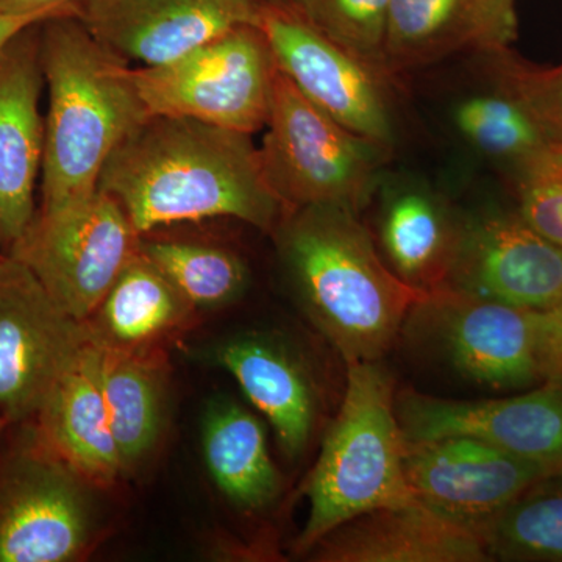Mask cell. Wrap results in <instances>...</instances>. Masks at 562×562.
Wrapping results in <instances>:
<instances>
[{"label": "cell", "instance_id": "obj_28", "mask_svg": "<svg viewBox=\"0 0 562 562\" xmlns=\"http://www.w3.org/2000/svg\"><path fill=\"white\" fill-rule=\"evenodd\" d=\"M392 0H291L292 9L344 50L382 70Z\"/></svg>", "mask_w": 562, "mask_h": 562}, {"label": "cell", "instance_id": "obj_13", "mask_svg": "<svg viewBox=\"0 0 562 562\" xmlns=\"http://www.w3.org/2000/svg\"><path fill=\"white\" fill-rule=\"evenodd\" d=\"M395 412L408 441L469 436L547 469L562 468V384L487 401H453L406 390Z\"/></svg>", "mask_w": 562, "mask_h": 562}, {"label": "cell", "instance_id": "obj_17", "mask_svg": "<svg viewBox=\"0 0 562 562\" xmlns=\"http://www.w3.org/2000/svg\"><path fill=\"white\" fill-rule=\"evenodd\" d=\"M519 0H392L384 40L391 76L460 52L509 49L519 33Z\"/></svg>", "mask_w": 562, "mask_h": 562}, {"label": "cell", "instance_id": "obj_23", "mask_svg": "<svg viewBox=\"0 0 562 562\" xmlns=\"http://www.w3.org/2000/svg\"><path fill=\"white\" fill-rule=\"evenodd\" d=\"M101 382L122 469L135 468L157 446L165 422L168 357L161 346L102 347Z\"/></svg>", "mask_w": 562, "mask_h": 562}, {"label": "cell", "instance_id": "obj_34", "mask_svg": "<svg viewBox=\"0 0 562 562\" xmlns=\"http://www.w3.org/2000/svg\"><path fill=\"white\" fill-rule=\"evenodd\" d=\"M258 5H291V0H254Z\"/></svg>", "mask_w": 562, "mask_h": 562}, {"label": "cell", "instance_id": "obj_2", "mask_svg": "<svg viewBox=\"0 0 562 562\" xmlns=\"http://www.w3.org/2000/svg\"><path fill=\"white\" fill-rule=\"evenodd\" d=\"M277 244L303 310L346 362L379 361L424 292L375 249L357 211L312 205L286 211Z\"/></svg>", "mask_w": 562, "mask_h": 562}, {"label": "cell", "instance_id": "obj_21", "mask_svg": "<svg viewBox=\"0 0 562 562\" xmlns=\"http://www.w3.org/2000/svg\"><path fill=\"white\" fill-rule=\"evenodd\" d=\"M462 222L431 192L403 188L384 201L380 241L392 271L424 294L449 286Z\"/></svg>", "mask_w": 562, "mask_h": 562}, {"label": "cell", "instance_id": "obj_29", "mask_svg": "<svg viewBox=\"0 0 562 562\" xmlns=\"http://www.w3.org/2000/svg\"><path fill=\"white\" fill-rule=\"evenodd\" d=\"M495 88L516 99L550 143L562 144V65L538 68L505 49L487 55Z\"/></svg>", "mask_w": 562, "mask_h": 562}, {"label": "cell", "instance_id": "obj_22", "mask_svg": "<svg viewBox=\"0 0 562 562\" xmlns=\"http://www.w3.org/2000/svg\"><path fill=\"white\" fill-rule=\"evenodd\" d=\"M194 312L138 249L83 324L99 346L140 349L161 346L165 338L188 327Z\"/></svg>", "mask_w": 562, "mask_h": 562}, {"label": "cell", "instance_id": "obj_15", "mask_svg": "<svg viewBox=\"0 0 562 562\" xmlns=\"http://www.w3.org/2000/svg\"><path fill=\"white\" fill-rule=\"evenodd\" d=\"M41 22L0 50V251L9 254L27 232L38 206L44 158Z\"/></svg>", "mask_w": 562, "mask_h": 562}, {"label": "cell", "instance_id": "obj_20", "mask_svg": "<svg viewBox=\"0 0 562 562\" xmlns=\"http://www.w3.org/2000/svg\"><path fill=\"white\" fill-rule=\"evenodd\" d=\"M216 360L271 422L284 454L301 457L314 430L316 398L297 362L280 347L258 338L225 342Z\"/></svg>", "mask_w": 562, "mask_h": 562}, {"label": "cell", "instance_id": "obj_36", "mask_svg": "<svg viewBox=\"0 0 562 562\" xmlns=\"http://www.w3.org/2000/svg\"><path fill=\"white\" fill-rule=\"evenodd\" d=\"M2 257H3V254H2V251H0V260H2Z\"/></svg>", "mask_w": 562, "mask_h": 562}, {"label": "cell", "instance_id": "obj_5", "mask_svg": "<svg viewBox=\"0 0 562 562\" xmlns=\"http://www.w3.org/2000/svg\"><path fill=\"white\" fill-rule=\"evenodd\" d=\"M260 158L284 213L312 205L360 211L371 201L387 149L350 132L277 69Z\"/></svg>", "mask_w": 562, "mask_h": 562}, {"label": "cell", "instance_id": "obj_11", "mask_svg": "<svg viewBox=\"0 0 562 562\" xmlns=\"http://www.w3.org/2000/svg\"><path fill=\"white\" fill-rule=\"evenodd\" d=\"M403 465L417 501L482 538L522 492L552 472L469 436L405 439Z\"/></svg>", "mask_w": 562, "mask_h": 562}, {"label": "cell", "instance_id": "obj_30", "mask_svg": "<svg viewBox=\"0 0 562 562\" xmlns=\"http://www.w3.org/2000/svg\"><path fill=\"white\" fill-rule=\"evenodd\" d=\"M512 168L517 214L562 247V144L549 140Z\"/></svg>", "mask_w": 562, "mask_h": 562}, {"label": "cell", "instance_id": "obj_19", "mask_svg": "<svg viewBox=\"0 0 562 562\" xmlns=\"http://www.w3.org/2000/svg\"><path fill=\"white\" fill-rule=\"evenodd\" d=\"M322 562H482V535L419 501L355 517L310 550Z\"/></svg>", "mask_w": 562, "mask_h": 562}, {"label": "cell", "instance_id": "obj_18", "mask_svg": "<svg viewBox=\"0 0 562 562\" xmlns=\"http://www.w3.org/2000/svg\"><path fill=\"white\" fill-rule=\"evenodd\" d=\"M101 357L87 331L32 420L44 446L92 490H109L124 473L103 398Z\"/></svg>", "mask_w": 562, "mask_h": 562}, {"label": "cell", "instance_id": "obj_26", "mask_svg": "<svg viewBox=\"0 0 562 562\" xmlns=\"http://www.w3.org/2000/svg\"><path fill=\"white\" fill-rule=\"evenodd\" d=\"M490 557L562 562V468L522 492L483 532Z\"/></svg>", "mask_w": 562, "mask_h": 562}, {"label": "cell", "instance_id": "obj_27", "mask_svg": "<svg viewBox=\"0 0 562 562\" xmlns=\"http://www.w3.org/2000/svg\"><path fill=\"white\" fill-rule=\"evenodd\" d=\"M453 121L480 154L509 166L549 143L530 113L498 88L458 103Z\"/></svg>", "mask_w": 562, "mask_h": 562}, {"label": "cell", "instance_id": "obj_6", "mask_svg": "<svg viewBox=\"0 0 562 562\" xmlns=\"http://www.w3.org/2000/svg\"><path fill=\"white\" fill-rule=\"evenodd\" d=\"M276 63L257 24L239 25L168 65L135 68L150 114L190 117L228 131H265Z\"/></svg>", "mask_w": 562, "mask_h": 562}, {"label": "cell", "instance_id": "obj_16", "mask_svg": "<svg viewBox=\"0 0 562 562\" xmlns=\"http://www.w3.org/2000/svg\"><path fill=\"white\" fill-rule=\"evenodd\" d=\"M449 286L543 312L562 301V247L517 213L487 214L462 224Z\"/></svg>", "mask_w": 562, "mask_h": 562}, {"label": "cell", "instance_id": "obj_33", "mask_svg": "<svg viewBox=\"0 0 562 562\" xmlns=\"http://www.w3.org/2000/svg\"><path fill=\"white\" fill-rule=\"evenodd\" d=\"M74 0H0V11L5 13H38L69 9Z\"/></svg>", "mask_w": 562, "mask_h": 562}, {"label": "cell", "instance_id": "obj_7", "mask_svg": "<svg viewBox=\"0 0 562 562\" xmlns=\"http://www.w3.org/2000/svg\"><path fill=\"white\" fill-rule=\"evenodd\" d=\"M139 238L120 203L98 188L68 205L38 209L7 255L27 266L69 316L85 322L138 254Z\"/></svg>", "mask_w": 562, "mask_h": 562}, {"label": "cell", "instance_id": "obj_12", "mask_svg": "<svg viewBox=\"0 0 562 562\" xmlns=\"http://www.w3.org/2000/svg\"><path fill=\"white\" fill-rule=\"evenodd\" d=\"M409 317L427 325L453 368L472 382L492 390L541 382L530 310L446 286L425 294Z\"/></svg>", "mask_w": 562, "mask_h": 562}, {"label": "cell", "instance_id": "obj_32", "mask_svg": "<svg viewBox=\"0 0 562 562\" xmlns=\"http://www.w3.org/2000/svg\"><path fill=\"white\" fill-rule=\"evenodd\" d=\"M69 11H72V5H70L69 9L38 11V13H5V11H0V50H2L14 36L25 31V29L40 24V22L50 20V18L58 16V14L69 13Z\"/></svg>", "mask_w": 562, "mask_h": 562}, {"label": "cell", "instance_id": "obj_35", "mask_svg": "<svg viewBox=\"0 0 562 562\" xmlns=\"http://www.w3.org/2000/svg\"><path fill=\"white\" fill-rule=\"evenodd\" d=\"M10 427V422L0 414V441H2L3 435H5V431L9 430Z\"/></svg>", "mask_w": 562, "mask_h": 562}, {"label": "cell", "instance_id": "obj_25", "mask_svg": "<svg viewBox=\"0 0 562 562\" xmlns=\"http://www.w3.org/2000/svg\"><path fill=\"white\" fill-rule=\"evenodd\" d=\"M139 251L195 310L236 301L249 280L241 258L224 247L140 236Z\"/></svg>", "mask_w": 562, "mask_h": 562}, {"label": "cell", "instance_id": "obj_4", "mask_svg": "<svg viewBox=\"0 0 562 562\" xmlns=\"http://www.w3.org/2000/svg\"><path fill=\"white\" fill-rule=\"evenodd\" d=\"M403 449L394 380L376 361L347 362L341 409L306 480L310 514L295 550L310 553L321 539L361 514L416 501Z\"/></svg>", "mask_w": 562, "mask_h": 562}, {"label": "cell", "instance_id": "obj_1", "mask_svg": "<svg viewBox=\"0 0 562 562\" xmlns=\"http://www.w3.org/2000/svg\"><path fill=\"white\" fill-rule=\"evenodd\" d=\"M249 133L190 117L150 114L111 154L99 190L135 231L232 217L276 232L284 209L262 172Z\"/></svg>", "mask_w": 562, "mask_h": 562}, {"label": "cell", "instance_id": "obj_24", "mask_svg": "<svg viewBox=\"0 0 562 562\" xmlns=\"http://www.w3.org/2000/svg\"><path fill=\"white\" fill-rule=\"evenodd\" d=\"M203 454L217 490L238 508L258 512L280 494V473L265 428L238 403L211 406L203 427Z\"/></svg>", "mask_w": 562, "mask_h": 562}, {"label": "cell", "instance_id": "obj_31", "mask_svg": "<svg viewBox=\"0 0 562 562\" xmlns=\"http://www.w3.org/2000/svg\"><path fill=\"white\" fill-rule=\"evenodd\" d=\"M532 317L541 382L562 384V301Z\"/></svg>", "mask_w": 562, "mask_h": 562}, {"label": "cell", "instance_id": "obj_9", "mask_svg": "<svg viewBox=\"0 0 562 562\" xmlns=\"http://www.w3.org/2000/svg\"><path fill=\"white\" fill-rule=\"evenodd\" d=\"M258 27L276 68L350 132L390 150L394 121L382 70L344 50L288 5H260Z\"/></svg>", "mask_w": 562, "mask_h": 562}, {"label": "cell", "instance_id": "obj_3", "mask_svg": "<svg viewBox=\"0 0 562 562\" xmlns=\"http://www.w3.org/2000/svg\"><path fill=\"white\" fill-rule=\"evenodd\" d=\"M47 90L40 210L98 191L111 154L150 116L135 68L103 47L72 13L41 22Z\"/></svg>", "mask_w": 562, "mask_h": 562}, {"label": "cell", "instance_id": "obj_10", "mask_svg": "<svg viewBox=\"0 0 562 562\" xmlns=\"http://www.w3.org/2000/svg\"><path fill=\"white\" fill-rule=\"evenodd\" d=\"M87 338L20 260H0V414L32 422Z\"/></svg>", "mask_w": 562, "mask_h": 562}, {"label": "cell", "instance_id": "obj_8", "mask_svg": "<svg viewBox=\"0 0 562 562\" xmlns=\"http://www.w3.org/2000/svg\"><path fill=\"white\" fill-rule=\"evenodd\" d=\"M0 453V562H69L87 552L92 513L76 472L36 435L32 422Z\"/></svg>", "mask_w": 562, "mask_h": 562}, {"label": "cell", "instance_id": "obj_14", "mask_svg": "<svg viewBox=\"0 0 562 562\" xmlns=\"http://www.w3.org/2000/svg\"><path fill=\"white\" fill-rule=\"evenodd\" d=\"M72 16L133 68L168 65L239 25L258 24L254 0H74Z\"/></svg>", "mask_w": 562, "mask_h": 562}]
</instances>
